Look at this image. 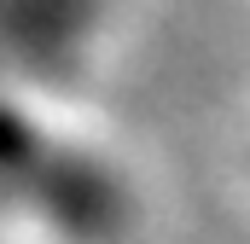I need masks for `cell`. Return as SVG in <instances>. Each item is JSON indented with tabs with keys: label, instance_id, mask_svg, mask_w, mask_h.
I'll return each instance as SVG.
<instances>
[{
	"label": "cell",
	"instance_id": "6da1fadb",
	"mask_svg": "<svg viewBox=\"0 0 250 244\" xmlns=\"http://www.w3.org/2000/svg\"><path fill=\"white\" fill-rule=\"evenodd\" d=\"M41 163H47V145L29 134V122H18L12 111H0V186L29 192V181L41 175Z\"/></svg>",
	"mask_w": 250,
	"mask_h": 244
}]
</instances>
